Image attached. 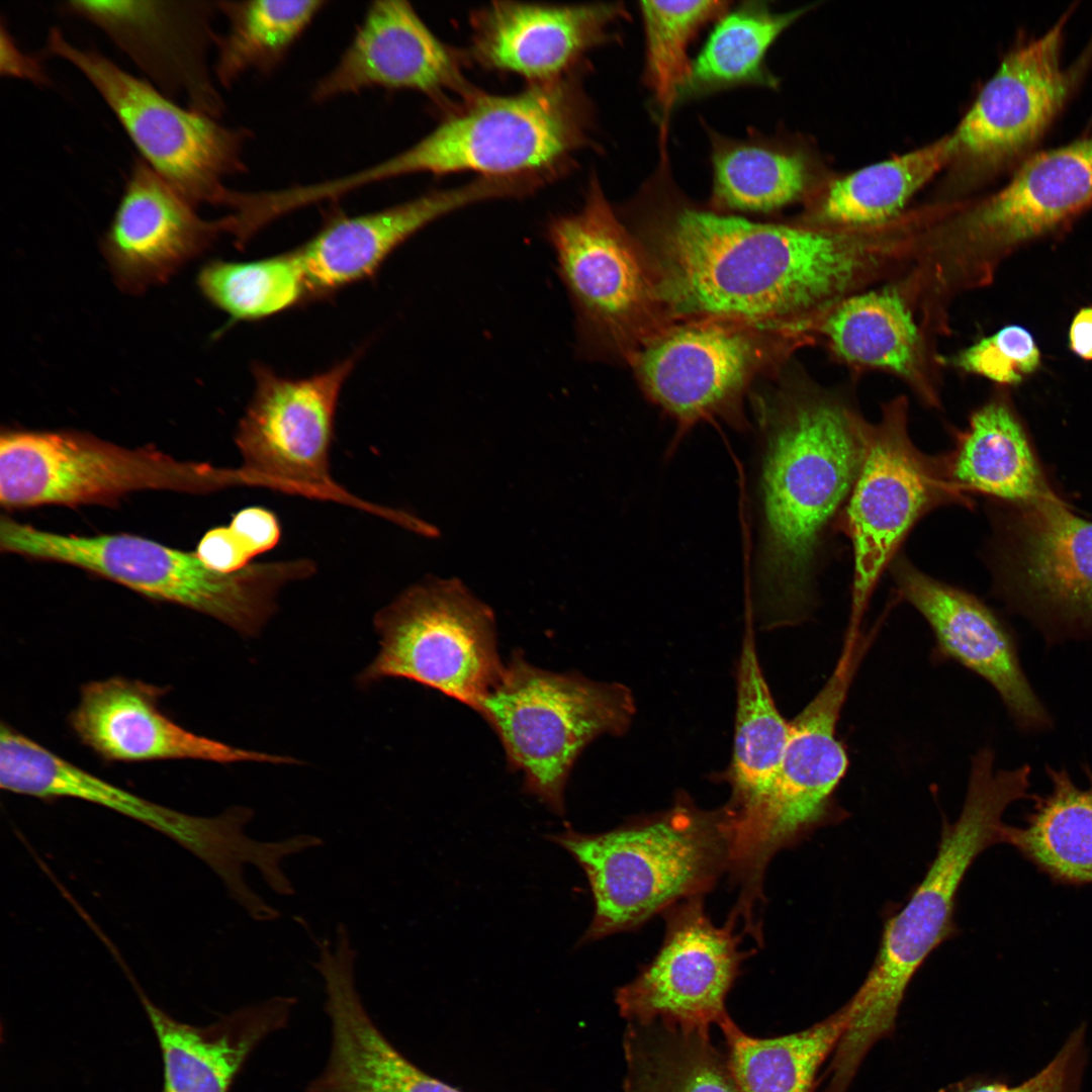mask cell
<instances>
[{"mask_svg": "<svg viewBox=\"0 0 1092 1092\" xmlns=\"http://www.w3.org/2000/svg\"><path fill=\"white\" fill-rule=\"evenodd\" d=\"M642 250L664 312L759 328L833 299L884 253L882 242L851 232L693 208L654 225Z\"/></svg>", "mask_w": 1092, "mask_h": 1092, "instance_id": "1", "label": "cell"}, {"mask_svg": "<svg viewBox=\"0 0 1092 1092\" xmlns=\"http://www.w3.org/2000/svg\"><path fill=\"white\" fill-rule=\"evenodd\" d=\"M867 424L816 395H784L763 410L753 583L766 628L800 623L815 607L817 575L862 460Z\"/></svg>", "mask_w": 1092, "mask_h": 1092, "instance_id": "2", "label": "cell"}, {"mask_svg": "<svg viewBox=\"0 0 1092 1092\" xmlns=\"http://www.w3.org/2000/svg\"><path fill=\"white\" fill-rule=\"evenodd\" d=\"M1021 781L991 763L972 765L960 816L945 823L923 880L885 925L877 957L845 1002L847 1026L825 1072L826 1092H849L871 1051L891 1038L908 986L927 957L956 931L960 886L977 856L1003 842V813L1024 798Z\"/></svg>", "mask_w": 1092, "mask_h": 1092, "instance_id": "3", "label": "cell"}, {"mask_svg": "<svg viewBox=\"0 0 1092 1092\" xmlns=\"http://www.w3.org/2000/svg\"><path fill=\"white\" fill-rule=\"evenodd\" d=\"M585 98L571 76L529 84L514 95L478 91L426 136L381 162L344 175L341 189L416 173L475 172L479 177L544 182L587 141Z\"/></svg>", "mask_w": 1092, "mask_h": 1092, "instance_id": "4", "label": "cell"}, {"mask_svg": "<svg viewBox=\"0 0 1092 1092\" xmlns=\"http://www.w3.org/2000/svg\"><path fill=\"white\" fill-rule=\"evenodd\" d=\"M547 838L574 857L590 885L595 913L578 944L631 930L703 896L728 863L725 810L704 811L688 801L604 833L568 827Z\"/></svg>", "mask_w": 1092, "mask_h": 1092, "instance_id": "5", "label": "cell"}, {"mask_svg": "<svg viewBox=\"0 0 1092 1092\" xmlns=\"http://www.w3.org/2000/svg\"><path fill=\"white\" fill-rule=\"evenodd\" d=\"M2 551L93 572L153 600L210 616L243 635H256L276 610L285 584L316 571L307 558L251 563L221 573L195 552L130 534L64 535L2 517Z\"/></svg>", "mask_w": 1092, "mask_h": 1092, "instance_id": "6", "label": "cell"}, {"mask_svg": "<svg viewBox=\"0 0 1092 1092\" xmlns=\"http://www.w3.org/2000/svg\"><path fill=\"white\" fill-rule=\"evenodd\" d=\"M871 639L846 636L825 685L790 722V735L777 777L750 809L727 811V869L739 884L736 905L754 911L762 901V879L772 856L811 832L843 818L834 793L848 758L836 725L857 666Z\"/></svg>", "mask_w": 1092, "mask_h": 1092, "instance_id": "7", "label": "cell"}, {"mask_svg": "<svg viewBox=\"0 0 1092 1092\" xmlns=\"http://www.w3.org/2000/svg\"><path fill=\"white\" fill-rule=\"evenodd\" d=\"M474 710L497 735L509 766L522 772L524 792L563 815L577 757L597 737L622 734L635 705L621 684L542 669L515 651Z\"/></svg>", "mask_w": 1092, "mask_h": 1092, "instance_id": "8", "label": "cell"}, {"mask_svg": "<svg viewBox=\"0 0 1092 1092\" xmlns=\"http://www.w3.org/2000/svg\"><path fill=\"white\" fill-rule=\"evenodd\" d=\"M357 359L354 354L305 378L254 366V394L235 435L242 465L230 468L232 486L266 487L335 502L412 530L416 517L359 498L330 473L337 403Z\"/></svg>", "mask_w": 1092, "mask_h": 1092, "instance_id": "9", "label": "cell"}, {"mask_svg": "<svg viewBox=\"0 0 1092 1092\" xmlns=\"http://www.w3.org/2000/svg\"><path fill=\"white\" fill-rule=\"evenodd\" d=\"M547 236L574 310L582 356H632L663 329L658 324L664 310L643 250L597 180L578 211L550 220Z\"/></svg>", "mask_w": 1092, "mask_h": 1092, "instance_id": "10", "label": "cell"}, {"mask_svg": "<svg viewBox=\"0 0 1092 1092\" xmlns=\"http://www.w3.org/2000/svg\"><path fill=\"white\" fill-rule=\"evenodd\" d=\"M226 487L225 468L129 449L69 431L0 436V502L7 509L112 505L136 490L205 493Z\"/></svg>", "mask_w": 1092, "mask_h": 1092, "instance_id": "11", "label": "cell"}, {"mask_svg": "<svg viewBox=\"0 0 1092 1092\" xmlns=\"http://www.w3.org/2000/svg\"><path fill=\"white\" fill-rule=\"evenodd\" d=\"M46 52L74 66L110 108L144 160L194 206H224V180L247 170L244 149L251 136L217 118L183 108L94 50L71 43L58 27Z\"/></svg>", "mask_w": 1092, "mask_h": 1092, "instance_id": "12", "label": "cell"}, {"mask_svg": "<svg viewBox=\"0 0 1092 1092\" xmlns=\"http://www.w3.org/2000/svg\"><path fill=\"white\" fill-rule=\"evenodd\" d=\"M373 624L379 651L358 676L363 686L404 678L474 709L504 670L493 612L455 578L413 584Z\"/></svg>", "mask_w": 1092, "mask_h": 1092, "instance_id": "13", "label": "cell"}, {"mask_svg": "<svg viewBox=\"0 0 1092 1092\" xmlns=\"http://www.w3.org/2000/svg\"><path fill=\"white\" fill-rule=\"evenodd\" d=\"M0 787L39 799H79L142 822L201 859L234 898L251 889L246 868L263 871L272 858L270 842L246 831L255 816L252 808L232 806L205 817L165 807L76 765L5 722L0 726Z\"/></svg>", "mask_w": 1092, "mask_h": 1092, "instance_id": "14", "label": "cell"}, {"mask_svg": "<svg viewBox=\"0 0 1092 1092\" xmlns=\"http://www.w3.org/2000/svg\"><path fill=\"white\" fill-rule=\"evenodd\" d=\"M968 503L950 482L944 456L921 452L907 429L905 401L867 424L862 460L842 515L853 551L848 631H859L869 601L910 529L930 511ZM847 631V632H848Z\"/></svg>", "mask_w": 1092, "mask_h": 1092, "instance_id": "15", "label": "cell"}, {"mask_svg": "<svg viewBox=\"0 0 1092 1092\" xmlns=\"http://www.w3.org/2000/svg\"><path fill=\"white\" fill-rule=\"evenodd\" d=\"M1067 10L1041 35L1010 51L951 133L953 159L981 180L1015 170L1036 148L1092 63V39L1063 62Z\"/></svg>", "mask_w": 1092, "mask_h": 1092, "instance_id": "16", "label": "cell"}, {"mask_svg": "<svg viewBox=\"0 0 1092 1092\" xmlns=\"http://www.w3.org/2000/svg\"><path fill=\"white\" fill-rule=\"evenodd\" d=\"M666 931L654 959L630 983L616 990L615 1001L628 1023H663L710 1029L729 1016L725 1002L745 954L730 917L716 926L705 912L703 896L666 910Z\"/></svg>", "mask_w": 1092, "mask_h": 1092, "instance_id": "17", "label": "cell"}, {"mask_svg": "<svg viewBox=\"0 0 1092 1092\" xmlns=\"http://www.w3.org/2000/svg\"><path fill=\"white\" fill-rule=\"evenodd\" d=\"M744 325L704 320L662 329L631 356L649 397L681 431L736 414L762 358L759 338Z\"/></svg>", "mask_w": 1092, "mask_h": 1092, "instance_id": "18", "label": "cell"}, {"mask_svg": "<svg viewBox=\"0 0 1092 1092\" xmlns=\"http://www.w3.org/2000/svg\"><path fill=\"white\" fill-rule=\"evenodd\" d=\"M59 10L102 30L166 96L215 118L223 112L207 65L216 2L71 0Z\"/></svg>", "mask_w": 1092, "mask_h": 1092, "instance_id": "19", "label": "cell"}, {"mask_svg": "<svg viewBox=\"0 0 1092 1092\" xmlns=\"http://www.w3.org/2000/svg\"><path fill=\"white\" fill-rule=\"evenodd\" d=\"M1092 206V136L1036 152L963 218L980 277L1016 249L1053 236Z\"/></svg>", "mask_w": 1092, "mask_h": 1092, "instance_id": "20", "label": "cell"}, {"mask_svg": "<svg viewBox=\"0 0 1092 1092\" xmlns=\"http://www.w3.org/2000/svg\"><path fill=\"white\" fill-rule=\"evenodd\" d=\"M998 570L1010 598L1069 628L1092 631V522L1059 496L1013 508Z\"/></svg>", "mask_w": 1092, "mask_h": 1092, "instance_id": "21", "label": "cell"}, {"mask_svg": "<svg viewBox=\"0 0 1092 1092\" xmlns=\"http://www.w3.org/2000/svg\"><path fill=\"white\" fill-rule=\"evenodd\" d=\"M411 90L444 103L478 90L466 80L460 55L439 39L406 1L370 4L338 63L314 84L326 102L367 89Z\"/></svg>", "mask_w": 1092, "mask_h": 1092, "instance_id": "22", "label": "cell"}, {"mask_svg": "<svg viewBox=\"0 0 1092 1092\" xmlns=\"http://www.w3.org/2000/svg\"><path fill=\"white\" fill-rule=\"evenodd\" d=\"M230 229L229 215L202 218L196 206L138 157L101 246L115 283L138 294L168 281Z\"/></svg>", "mask_w": 1092, "mask_h": 1092, "instance_id": "23", "label": "cell"}, {"mask_svg": "<svg viewBox=\"0 0 1092 1092\" xmlns=\"http://www.w3.org/2000/svg\"><path fill=\"white\" fill-rule=\"evenodd\" d=\"M891 570L901 598L927 621L939 655L987 680L1017 726H1051V717L1021 666L1015 641L997 616L973 595L939 581L896 556Z\"/></svg>", "mask_w": 1092, "mask_h": 1092, "instance_id": "24", "label": "cell"}, {"mask_svg": "<svg viewBox=\"0 0 1092 1092\" xmlns=\"http://www.w3.org/2000/svg\"><path fill=\"white\" fill-rule=\"evenodd\" d=\"M168 688L124 676L84 684L68 722L79 741L110 762L193 759L218 763H285L289 757L251 751L195 734L160 708Z\"/></svg>", "mask_w": 1092, "mask_h": 1092, "instance_id": "25", "label": "cell"}, {"mask_svg": "<svg viewBox=\"0 0 1092 1092\" xmlns=\"http://www.w3.org/2000/svg\"><path fill=\"white\" fill-rule=\"evenodd\" d=\"M519 193L520 186L512 179L478 177L380 210L331 219L296 249L311 299L371 277L394 250L438 218L477 202L518 197Z\"/></svg>", "mask_w": 1092, "mask_h": 1092, "instance_id": "26", "label": "cell"}, {"mask_svg": "<svg viewBox=\"0 0 1092 1092\" xmlns=\"http://www.w3.org/2000/svg\"><path fill=\"white\" fill-rule=\"evenodd\" d=\"M620 15L614 4L494 1L471 16L470 53L484 68L547 83L568 76Z\"/></svg>", "mask_w": 1092, "mask_h": 1092, "instance_id": "27", "label": "cell"}, {"mask_svg": "<svg viewBox=\"0 0 1092 1092\" xmlns=\"http://www.w3.org/2000/svg\"><path fill=\"white\" fill-rule=\"evenodd\" d=\"M356 967L336 958L318 969L331 1041L305 1092H464L423 1071L382 1033L362 1001Z\"/></svg>", "mask_w": 1092, "mask_h": 1092, "instance_id": "28", "label": "cell"}, {"mask_svg": "<svg viewBox=\"0 0 1092 1092\" xmlns=\"http://www.w3.org/2000/svg\"><path fill=\"white\" fill-rule=\"evenodd\" d=\"M164 1067L162 1092H229L257 1046L289 1023L297 998L276 995L196 1026L177 1021L139 992Z\"/></svg>", "mask_w": 1092, "mask_h": 1092, "instance_id": "29", "label": "cell"}, {"mask_svg": "<svg viewBox=\"0 0 1092 1092\" xmlns=\"http://www.w3.org/2000/svg\"><path fill=\"white\" fill-rule=\"evenodd\" d=\"M943 456L948 478L963 494L982 493L1013 508L1058 496L1044 478L1022 424L1003 397L975 412L967 430L957 436L952 451Z\"/></svg>", "mask_w": 1092, "mask_h": 1092, "instance_id": "30", "label": "cell"}, {"mask_svg": "<svg viewBox=\"0 0 1092 1092\" xmlns=\"http://www.w3.org/2000/svg\"><path fill=\"white\" fill-rule=\"evenodd\" d=\"M1051 789L1034 796L1023 826L1006 825L1004 843L1015 847L1053 881L1092 884V772L1078 787L1065 769L1046 768Z\"/></svg>", "mask_w": 1092, "mask_h": 1092, "instance_id": "31", "label": "cell"}, {"mask_svg": "<svg viewBox=\"0 0 1092 1092\" xmlns=\"http://www.w3.org/2000/svg\"><path fill=\"white\" fill-rule=\"evenodd\" d=\"M624 1092H741L710 1029L628 1023Z\"/></svg>", "mask_w": 1092, "mask_h": 1092, "instance_id": "32", "label": "cell"}, {"mask_svg": "<svg viewBox=\"0 0 1092 1092\" xmlns=\"http://www.w3.org/2000/svg\"><path fill=\"white\" fill-rule=\"evenodd\" d=\"M845 1004L797 1032L758 1038L728 1017L721 1028L727 1063L741 1092H814L817 1075L848 1023Z\"/></svg>", "mask_w": 1092, "mask_h": 1092, "instance_id": "33", "label": "cell"}, {"mask_svg": "<svg viewBox=\"0 0 1092 1092\" xmlns=\"http://www.w3.org/2000/svg\"><path fill=\"white\" fill-rule=\"evenodd\" d=\"M743 639L737 672V708L729 780L732 800L726 809L742 813L770 789L790 735V722L779 712L758 661L751 622Z\"/></svg>", "mask_w": 1092, "mask_h": 1092, "instance_id": "34", "label": "cell"}, {"mask_svg": "<svg viewBox=\"0 0 1092 1092\" xmlns=\"http://www.w3.org/2000/svg\"><path fill=\"white\" fill-rule=\"evenodd\" d=\"M322 0L216 1L228 29L217 34L213 75L219 85L233 86L243 75L273 73L321 13Z\"/></svg>", "mask_w": 1092, "mask_h": 1092, "instance_id": "35", "label": "cell"}, {"mask_svg": "<svg viewBox=\"0 0 1092 1092\" xmlns=\"http://www.w3.org/2000/svg\"><path fill=\"white\" fill-rule=\"evenodd\" d=\"M953 157L954 144L948 134L858 169L830 185L820 203L818 218L849 228L882 223L896 215Z\"/></svg>", "mask_w": 1092, "mask_h": 1092, "instance_id": "36", "label": "cell"}, {"mask_svg": "<svg viewBox=\"0 0 1092 1092\" xmlns=\"http://www.w3.org/2000/svg\"><path fill=\"white\" fill-rule=\"evenodd\" d=\"M844 360L911 377L916 372L919 336L904 299L887 288L852 296L835 307L822 326Z\"/></svg>", "mask_w": 1092, "mask_h": 1092, "instance_id": "37", "label": "cell"}, {"mask_svg": "<svg viewBox=\"0 0 1092 1092\" xmlns=\"http://www.w3.org/2000/svg\"><path fill=\"white\" fill-rule=\"evenodd\" d=\"M197 283L205 298L235 321L261 320L311 299L296 250L250 262H208Z\"/></svg>", "mask_w": 1092, "mask_h": 1092, "instance_id": "38", "label": "cell"}, {"mask_svg": "<svg viewBox=\"0 0 1092 1092\" xmlns=\"http://www.w3.org/2000/svg\"><path fill=\"white\" fill-rule=\"evenodd\" d=\"M806 10L776 13L762 7H742L715 26L697 60L682 92L707 91L740 83H769L763 70L765 54L775 39Z\"/></svg>", "mask_w": 1092, "mask_h": 1092, "instance_id": "39", "label": "cell"}, {"mask_svg": "<svg viewBox=\"0 0 1092 1092\" xmlns=\"http://www.w3.org/2000/svg\"><path fill=\"white\" fill-rule=\"evenodd\" d=\"M714 198L740 210L770 211L797 199L807 181L800 156L740 146L714 158Z\"/></svg>", "mask_w": 1092, "mask_h": 1092, "instance_id": "40", "label": "cell"}, {"mask_svg": "<svg viewBox=\"0 0 1092 1092\" xmlns=\"http://www.w3.org/2000/svg\"><path fill=\"white\" fill-rule=\"evenodd\" d=\"M647 80L656 100L669 106L682 93L692 63L688 47L702 24L724 12L721 1H643Z\"/></svg>", "mask_w": 1092, "mask_h": 1092, "instance_id": "41", "label": "cell"}, {"mask_svg": "<svg viewBox=\"0 0 1092 1092\" xmlns=\"http://www.w3.org/2000/svg\"><path fill=\"white\" fill-rule=\"evenodd\" d=\"M954 363L963 370L1003 385L1020 383L1035 372L1040 352L1023 327L1009 325L961 351Z\"/></svg>", "mask_w": 1092, "mask_h": 1092, "instance_id": "42", "label": "cell"}, {"mask_svg": "<svg viewBox=\"0 0 1092 1092\" xmlns=\"http://www.w3.org/2000/svg\"><path fill=\"white\" fill-rule=\"evenodd\" d=\"M1085 1037L1084 1027L1075 1029L1043 1069L1018 1085L991 1076L972 1075L933 1092H1080L1086 1062Z\"/></svg>", "mask_w": 1092, "mask_h": 1092, "instance_id": "43", "label": "cell"}, {"mask_svg": "<svg viewBox=\"0 0 1092 1092\" xmlns=\"http://www.w3.org/2000/svg\"><path fill=\"white\" fill-rule=\"evenodd\" d=\"M229 526L252 558L273 549L281 537L277 517L262 507H248L239 511Z\"/></svg>", "mask_w": 1092, "mask_h": 1092, "instance_id": "44", "label": "cell"}, {"mask_svg": "<svg viewBox=\"0 0 1092 1092\" xmlns=\"http://www.w3.org/2000/svg\"><path fill=\"white\" fill-rule=\"evenodd\" d=\"M195 553L206 566L221 573L239 571L250 565L252 560L229 525L208 530L200 539Z\"/></svg>", "mask_w": 1092, "mask_h": 1092, "instance_id": "45", "label": "cell"}, {"mask_svg": "<svg viewBox=\"0 0 1092 1092\" xmlns=\"http://www.w3.org/2000/svg\"><path fill=\"white\" fill-rule=\"evenodd\" d=\"M1 74L28 80L37 85H48L50 82L39 59L21 52L3 22L1 25Z\"/></svg>", "mask_w": 1092, "mask_h": 1092, "instance_id": "46", "label": "cell"}, {"mask_svg": "<svg viewBox=\"0 0 1092 1092\" xmlns=\"http://www.w3.org/2000/svg\"><path fill=\"white\" fill-rule=\"evenodd\" d=\"M1070 348L1084 360H1092V306L1081 308L1074 316L1070 333Z\"/></svg>", "mask_w": 1092, "mask_h": 1092, "instance_id": "47", "label": "cell"}]
</instances>
